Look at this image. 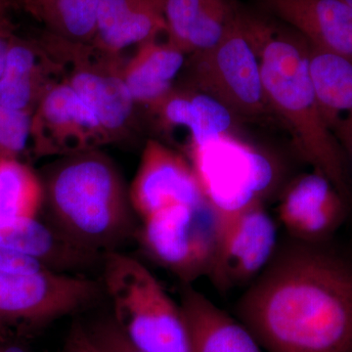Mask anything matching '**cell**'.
I'll return each mask as SVG.
<instances>
[{"label":"cell","instance_id":"cell-31","mask_svg":"<svg viewBox=\"0 0 352 352\" xmlns=\"http://www.w3.org/2000/svg\"><path fill=\"white\" fill-rule=\"evenodd\" d=\"M342 150H344V155L352 164V138L347 141L346 144L342 146Z\"/></svg>","mask_w":352,"mask_h":352},{"label":"cell","instance_id":"cell-4","mask_svg":"<svg viewBox=\"0 0 352 352\" xmlns=\"http://www.w3.org/2000/svg\"><path fill=\"white\" fill-rule=\"evenodd\" d=\"M101 270L111 317L134 346L143 352H191L182 305L144 264L113 251L104 254Z\"/></svg>","mask_w":352,"mask_h":352},{"label":"cell","instance_id":"cell-24","mask_svg":"<svg viewBox=\"0 0 352 352\" xmlns=\"http://www.w3.org/2000/svg\"><path fill=\"white\" fill-rule=\"evenodd\" d=\"M43 204V183L31 166L0 159V223L38 217Z\"/></svg>","mask_w":352,"mask_h":352},{"label":"cell","instance_id":"cell-22","mask_svg":"<svg viewBox=\"0 0 352 352\" xmlns=\"http://www.w3.org/2000/svg\"><path fill=\"white\" fill-rule=\"evenodd\" d=\"M187 56L168 39L162 43L155 38L138 46L124 68V82L136 107L148 110L166 96L175 87Z\"/></svg>","mask_w":352,"mask_h":352},{"label":"cell","instance_id":"cell-17","mask_svg":"<svg viewBox=\"0 0 352 352\" xmlns=\"http://www.w3.org/2000/svg\"><path fill=\"white\" fill-rule=\"evenodd\" d=\"M63 80L59 65L38 41L13 36L0 80V104L34 113L44 95Z\"/></svg>","mask_w":352,"mask_h":352},{"label":"cell","instance_id":"cell-33","mask_svg":"<svg viewBox=\"0 0 352 352\" xmlns=\"http://www.w3.org/2000/svg\"><path fill=\"white\" fill-rule=\"evenodd\" d=\"M342 1L346 2V3L352 7V0H342Z\"/></svg>","mask_w":352,"mask_h":352},{"label":"cell","instance_id":"cell-5","mask_svg":"<svg viewBox=\"0 0 352 352\" xmlns=\"http://www.w3.org/2000/svg\"><path fill=\"white\" fill-rule=\"evenodd\" d=\"M185 151L217 220L228 219L254 204H264L276 187V164L235 132Z\"/></svg>","mask_w":352,"mask_h":352},{"label":"cell","instance_id":"cell-7","mask_svg":"<svg viewBox=\"0 0 352 352\" xmlns=\"http://www.w3.org/2000/svg\"><path fill=\"white\" fill-rule=\"evenodd\" d=\"M189 56L183 69L188 78L187 85L214 97L237 119L258 120L273 115L243 10L217 45Z\"/></svg>","mask_w":352,"mask_h":352},{"label":"cell","instance_id":"cell-25","mask_svg":"<svg viewBox=\"0 0 352 352\" xmlns=\"http://www.w3.org/2000/svg\"><path fill=\"white\" fill-rule=\"evenodd\" d=\"M32 116L0 104V159H17L27 153L32 156Z\"/></svg>","mask_w":352,"mask_h":352},{"label":"cell","instance_id":"cell-10","mask_svg":"<svg viewBox=\"0 0 352 352\" xmlns=\"http://www.w3.org/2000/svg\"><path fill=\"white\" fill-rule=\"evenodd\" d=\"M277 226L264 204L217 220V245L208 277L220 291L252 283L276 252Z\"/></svg>","mask_w":352,"mask_h":352},{"label":"cell","instance_id":"cell-18","mask_svg":"<svg viewBox=\"0 0 352 352\" xmlns=\"http://www.w3.org/2000/svg\"><path fill=\"white\" fill-rule=\"evenodd\" d=\"M237 0H164L168 43L185 54L214 47L239 17Z\"/></svg>","mask_w":352,"mask_h":352},{"label":"cell","instance_id":"cell-29","mask_svg":"<svg viewBox=\"0 0 352 352\" xmlns=\"http://www.w3.org/2000/svg\"><path fill=\"white\" fill-rule=\"evenodd\" d=\"M13 36L12 28L6 18L0 20V80L6 69L7 52Z\"/></svg>","mask_w":352,"mask_h":352},{"label":"cell","instance_id":"cell-8","mask_svg":"<svg viewBox=\"0 0 352 352\" xmlns=\"http://www.w3.org/2000/svg\"><path fill=\"white\" fill-rule=\"evenodd\" d=\"M139 244L154 263L192 285L212 270L217 245V219L207 201L176 205L140 220Z\"/></svg>","mask_w":352,"mask_h":352},{"label":"cell","instance_id":"cell-2","mask_svg":"<svg viewBox=\"0 0 352 352\" xmlns=\"http://www.w3.org/2000/svg\"><path fill=\"white\" fill-rule=\"evenodd\" d=\"M252 39L268 105L289 129L298 154L333 183L351 204L346 157L322 119L308 68V43L300 34L243 11Z\"/></svg>","mask_w":352,"mask_h":352},{"label":"cell","instance_id":"cell-15","mask_svg":"<svg viewBox=\"0 0 352 352\" xmlns=\"http://www.w3.org/2000/svg\"><path fill=\"white\" fill-rule=\"evenodd\" d=\"M0 247L34 259L46 270L68 274L85 275L102 263V256L78 247L38 217L0 223Z\"/></svg>","mask_w":352,"mask_h":352},{"label":"cell","instance_id":"cell-21","mask_svg":"<svg viewBox=\"0 0 352 352\" xmlns=\"http://www.w3.org/2000/svg\"><path fill=\"white\" fill-rule=\"evenodd\" d=\"M308 68L322 119L342 149L352 138V58L308 44Z\"/></svg>","mask_w":352,"mask_h":352},{"label":"cell","instance_id":"cell-34","mask_svg":"<svg viewBox=\"0 0 352 352\" xmlns=\"http://www.w3.org/2000/svg\"><path fill=\"white\" fill-rule=\"evenodd\" d=\"M2 333H6L2 332V331H1V330H0V335H2Z\"/></svg>","mask_w":352,"mask_h":352},{"label":"cell","instance_id":"cell-26","mask_svg":"<svg viewBox=\"0 0 352 352\" xmlns=\"http://www.w3.org/2000/svg\"><path fill=\"white\" fill-rule=\"evenodd\" d=\"M85 328L99 352H143L126 339L111 316Z\"/></svg>","mask_w":352,"mask_h":352},{"label":"cell","instance_id":"cell-1","mask_svg":"<svg viewBox=\"0 0 352 352\" xmlns=\"http://www.w3.org/2000/svg\"><path fill=\"white\" fill-rule=\"evenodd\" d=\"M236 315L266 352H352V261L289 237L248 285Z\"/></svg>","mask_w":352,"mask_h":352},{"label":"cell","instance_id":"cell-23","mask_svg":"<svg viewBox=\"0 0 352 352\" xmlns=\"http://www.w3.org/2000/svg\"><path fill=\"white\" fill-rule=\"evenodd\" d=\"M47 32L59 38L91 43L97 30L100 0H21Z\"/></svg>","mask_w":352,"mask_h":352},{"label":"cell","instance_id":"cell-27","mask_svg":"<svg viewBox=\"0 0 352 352\" xmlns=\"http://www.w3.org/2000/svg\"><path fill=\"white\" fill-rule=\"evenodd\" d=\"M46 270L38 261L0 247V271L2 272L24 273Z\"/></svg>","mask_w":352,"mask_h":352},{"label":"cell","instance_id":"cell-16","mask_svg":"<svg viewBox=\"0 0 352 352\" xmlns=\"http://www.w3.org/2000/svg\"><path fill=\"white\" fill-rule=\"evenodd\" d=\"M309 45L352 58V7L342 0H261Z\"/></svg>","mask_w":352,"mask_h":352},{"label":"cell","instance_id":"cell-28","mask_svg":"<svg viewBox=\"0 0 352 352\" xmlns=\"http://www.w3.org/2000/svg\"><path fill=\"white\" fill-rule=\"evenodd\" d=\"M60 352H99L88 335L87 328L80 322H76L67 336Z\"/></svg>","mask_w":352,"mask_h":352},{"label":"cell","instance_id":"cell-13","mask_svg":"<svg viewBox=\"0 0 352 352\" xmlns=\"http://www.w3.org/2000/svg\"><path fill=\"white\" fill-rule=\"evenodd\" d=\"M349 205L325 175L314 170L284 190L278 219L293 239L324 243L346 219Z\"/></svg>","mask_w":352,"mask_h":352},{"label":"cell","instance_id":"cell-14","mask_svg":"<svg viewBox=\"0 0 352 352\" xmlns=\"http://www.w3.org/2000/svg\"><path fill=\"white\" fill-rule=\"evenodd\" d=\"M147 111L166 135L185 132V150L233 133L238 120L214 97L189 85L173 87Z\"/></svg>","mask_w":352,"mask_h":352},{"label":"cell","instance_id":"cell-3","mask_svg":"<svg viewBox=\"0 0 352 352\" xmlns=\"http://www.w3.org/2000/svg\"><path fill=\"white\" fill-rule=\"evenodd\" d=\"M43 186L47 221L85 251L103 258L136 237L129 191L115 164L97 150L65 157Z\"/></svg>","mask_w":352,"mask_h":352},{"label":"cell","instance_id":"cell-20","mask_svg":"<svg viewBox=\"0 0 352 352\" xmlns=\"http://www.w3.org/2000/svg\"><path fill=\"white\" fill-rule=\"evenodd\" d=\"M180 300L188 326L191 352H264L244 324L192 285L182 284Z\"/></svg>","mask_w":352,"mask_h":352},{"label":"cell","instance_id":"cell-9","mask_svg":"<svg viewBox=\"0 0 352 352\" xmlns=\"http://www.w3.org/2000/svg\"><path fill=\"white\" fill-rule=\"evenodd\" d=\"M104 296L100 282L87 275L0 271V330L46 325L87 309Z\"/></svg>","mask_w":352,"mask_h":352},{"label":"cell","instance_id":"cell-32","mask_svg":"<svg viewBox=\"0 0 352 352\" xmlns=\"http://www.w3.org/2000/svg\"><path fill=\"white\" fill-rule=\"evenodd\" d=\"M8 3L9 0H0V20L6 18V8Z\"/></svg>","mask_w":352,"mask_h":352},{"label":"cell","instance_id":"cell-30","mask_svg":"<svg viewBox=\"0 0 352 352\" xmlns=\"http://www.w3.org/2000/svg\"><path fill=\"white\" fill-rule=\"evenodd\" d=\"M0 352H31V351L21 342L6 339L4 335H0Z\"/></svg>","mask_w":352,"mask_h":352},{"label":"cell","instance_id":"cell-19","mask_svg":"<svg viewBox=\"0 0 352 352\" xmlns=\"http://www.w3.org/2000/svg\"><path fill=\"white\" fill-rule=\"evenodd\" d=\"M164 0H100L92 45L122 55L131 46L166 34Z\"/></svg>","mask_w":352,"mask_h":352},{"label":"cell","instance_id":"cell-11","mask_svg":"<svg viewBox=\"0 0 352 352\" xmlns=\"http://www.w3.org/2000/svg\"><path fill=\"white\" fill-rule=\"evenodd\" d=\"M34 157L72 156L111 143L98 118L68 83L51 88L32 116Z\"/></svg>","mask_w":352,"mask_h":352},{"label":"cell","instance_id":"cell-6","mask_svg":"<svg viewBox=\"0 0 352 352\" xmlns=\"http://www.w3.org/2000/svg\"><path fill=\"white\" fill-rule=\"evenodd\" d=\"M39 43L63 74V80L94 111L111 142L129 135L136 107L124 78L126 60L91 43H76L46 32Z\"/></svg>","mask_w":352,"mask_h":352},{"label":"cell","instance_id":"cell-12","mask_svg":"<svg viewBox=\"0 0 352 352\" xmlns=\"http://www.w3.org/2000/svg\"><path fill=\"white\" fill-rule=\"evenodd\" d=\"M129 191L139 221L171 206L206 203L188 157L156 139L146 142Z\"/></svg>","mask_w":352,"mask_h":352}]
</instances>
